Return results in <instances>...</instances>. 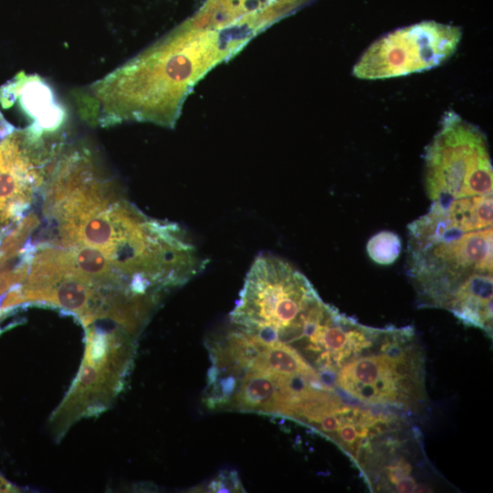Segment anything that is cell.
I'll use <instances>...</instances> for the list:
<instances>
[{
    "mask_svg": "<svg viewBox=\"0 0 493 493\" xmlns=\"http://www.w3.org/2000/svg\"><path fill=\"white\" fill-rule=\"evenodd\" d=\"M461 37L458 26L435 21L398 28L365 50L354 65L352 75L372 80L431 69L455 53Z\"/></svg>",
    "mask_w": 493,
    "mask_h": 493,
    "instance_id": "obj_8",
    "label": "cell"
},
{
    "mask_svg": "<svg viewBox=\"0 0 493 493\" xmlns=\"http://www.w3.org/2000/svg\"><path fill=\"white\" fill-rule=\"evenodd\" d=\"M425 187L432 202L492 194L487 137L453 110L444 114L425 149Z\"/></svg>",
    "mask_w": 493,
    "mask_h": 493,
    "instance_id": "obj_5",
    "label": "cell"
},
{
    "mask_svg": "<svg viewBox=\"0 0 493 493\" xmlns=\"http://www.w3.org/2000/svg\"><path fill=\"white\" fill-rule=\"evenodd\" d=\"M321 301L300 271L279 257L260 255L246 274L230 322L232 328L270 343L304 322Z\"/></svg>",
    "mask_w": 493,
    "mask_h": 493,
    "instance_id": "obj_4",
    "label": "cell"
},
{
    "mask_svg": "<svg viewBox=\"0 0 493 493\" xmlns=\"http://www.w3.org/2000/svg\"><path fill=\"white\" fill-rule=\"evenodd\" d=\"M8 488H9V486H7V484L0 478V489L5 490Z\"/></svg>",
    "mask_w": 493,
    "mask_h": 493,
    "instance_id": "obj_13",
    "label": "cell"
},
{
    "mask_svg": "<svg viewBox=\"0 0 493 493\" xmlns=\"http://www.w3.org/2000/svg\"><path fill=\"white\" fill-rule=\"evenodd\" d=\"M366 250L371 259L375 263L390 265L401 254V238L396 233L392 231L378 232L367 242Z\"/></svg>",
    "mask_w": 493,
    "mask_h": 493,
    "instance_id": "obj_10",
    "label": "cell"
},
{
    "mask_svg": "<svg viewBox=\"0 0 493 493\" xmlns=\"http://www.w3.org/2000/svg\"><path fill=\"white\" fill-rule=\"evenodd\" d=\"M65 147L63 131L36 123L0 138V233L21 221Z\"/></svg>",
    "mask_w": 493,
    "mask_h": 493,
    "instance_id": "obj_6",
    "label": "cell"
},
{
    "mask_svg": "<svg viewBox=\"0 0 493 493\" xmlns=\"http://www.w3.org/2000/svg\"><path fill=\"white\" fill-rule=\"evenodd\" d=\"M422 435L401 415L368 438L354 460L374 492H433L439 478Z\"/></svg>",
    "mask_w": 493,
    "mask_h": 493,
    "instance_id": "obj_7",
    "label": "cell"
},
{
    "mask_svg": "<svg viewBox=\"0 0 493 493\" xmlns=\"http://www.w3.org/2000/svg\"><path fill=\"white\" fill-rule=\"evenodd\" d=\"M333 384L367 406L418 412L426 402L425 365L414 330L379 328L372 342L339 368Z\"/></svg>",
    "mask_w": 493,
    "mask_h": 493,
    "instance_id": "obj_3",
    "label": "cell"
},
{
    "mask_svg": "<svg viewBox=\"0 0 493 493\" xmlns=\"http://www.w3.org/2000/svg\"><path fill=\"white\" fill-rule=\"evenodd\" d=\"M11 130V125L8 124L0 113V138Z\"/></svg>",
    "mask_w": 493,
    "mask_h": 493,
    "instance_id": "obj_12",
    "label": "cell"
},
{
    "mask_svg": "<svg viewBox=\"0 0 493 493\" xmlns=\"http://www.w3.org/2000/svg\"><path fill=\"white\" fill-rule=\"evenodd\" d=\"M492 226L469 230L437 205L408 226L407 274L418 305L470 316L492 301Z\"/></svg>",
    "mask_w": 493,
    "mask_h": 493,
    "instance_id": "obj_2",
    "label": "cell"
},
{
    "mask_svg": "<svg viewBox=\"0 0 493 493\" xmlns=\"http://www.w3.org/2000/svg\"><path fill=\"white\" fill-rule=\"evenodd\" d=\"M43 193V212L56 231L48 241L97 249L143 294H163L204 267L186 233L130 203L89 144L63 152Z\"/></svg>",
    "mask_w": 493,
    "mask_h": 493,
    "instance_id": "obj_1",
    "label": "cell"
},
{
    "mask_svg": "<svg viewBox=\"0 0 493 493\" xmlns=\"http://www.w3.org/2000/svg\"><path fill=\"white\" fill-rule=\"evenodd\" d=\"M308 0H207L190 18L199 28L256 35Z\"/></svg>",
    "mask_w": 493,
    "mask_h": 493,
    "instance_id": "obj_9",
    "label": "cell"
},
{
    "mask_svg": "<svg viewBox=\"0 0 493 493\" xmlns=\"http://www.w3.org/2000/svg\"><path fill=\"white\" fill-rule=\"evenodd\" d=\"M206 492H245L236 471L223 470L212 478L204 489Z\"/></svg>",
    "mask_w": 493,
    "mask_h": 493,
    "instance_id": "obj_11",
    "label": "cell"
}]
</instances>
